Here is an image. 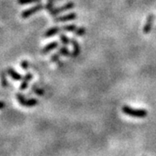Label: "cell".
<instances>
[{"instance_id":"1","label":"cell","mask_w":156,"mask_h":156,"mask_svg":"<svg viewBox=\"0 0 156 156\" xmlns=\"http://www.w3.org/2000/svg\"><path fill=\"white\" fill-rule=\"evenodd\" d=\"M122 111L128 116L134 118H145L147 116V111L146 109H134L128 105H124L122 108Z\"/></svg>"},{"instance_id":"2","label":"cell","mask_w":156,"mask_h":156,"mask_svg":"<svg viewBox=\"0 0 156 156\" xmlns=\"http://www.w3.org/2000/svg\"><path fill=\"white\" fill-rule=\"evenodd\" d=\"M16 98L18 103L23 107H27V108H32L37 106L38 104V101L36 98H26L22 93H17Z\"/></svg>"},{"instance_id":"3","label":"cell","mask_w":156,"mask_h":156,"mask_svg":"<svg viewBox=\"0 0 156 156\" xmlns=\"http://www.w3.org/2000/svg\"><path fill=\"white\" fill-rule=\"evenodd\" d=\"M44 8V6L42 4L38 3L37 5L32 6V7H30V8H29V9H26V10H24V11H23L22 13H21V17H22L23 19H26V18H28V17H30V16L36 14L37 12L42 11Z\"/></svg>"},{"instance_id":"4","label":"cell","mask_w":156,"mask_h":156,"mask_svg":"<svg viewBox=\"0 0 156 156\" xmlns=\"http://www.w3.org/2000/svg\"><path fill=\"white\" fill-rule=\"evenodd\" d=\"M75 3L74 2H69L67 4H65L64 5L61 6V7H57V8H52L50 11V15L52 16H56L58 14H61L62 12L66 11H69V10H72L73 8H75Z\"/></svg>"},{"instance_id":"5","label":"cell","mask_w":156,"mask_h":156,"mask_svg":"<svg viewBox=\"0 0 156 156\" xmlns=\"http://www.w3.org/2000/svg\"><path fill=\"white\" fill-rule=\"evenodd\" d=\"M77 18V15L76 13L75 12H71V13H69L66 15H63V16H60V17H56L54 19V21L56 23H61V22H68V21H72V20H76Z\"/></svg>"},{"instance_id":"6","label":"cell","mask_w":156,"mask_h":156,"mask_svg":"<svg viewBox=\"0 0 156 156\" xmlns=\"http://www.w3.org/2000/svg\"><path fill=\"white\" fill-rule=\"evenodd\" d=\"M6 72L8 74V76H9L13 81H15V82L22 81L23 76H21V74L17 72V70H16L15 69H13L12 67L7 68V69H6Z\"/></svg>"},{"instance_id":"7","label":"cell","mask_w":156,"mask_h":156,"mask_svg":"<svg viewBox=\"0 0 156 156\" xmlns=\"http://www.w3.org/2000/svg\"><path fill=\"white\" fill-rule=\"evenodd\" d=\"M32 78H33V75L31 73H26L25 76L23 77L22 81H21V84H20V87H19L20 90L23 91V90H25V89H27L29 86V83L32 80Z\"/></svg>"},{"instance_id":"8","label":"cell","mask_w":156,"mask_h":156,"mask_svg":"<svg viewBox=\"0 0 156 156\" xmlns=\"http://www.w3.org/2000/svg\"><path fill=\"white\" fill-rule=\"evenodd\" d=\"M154 16L153 14H149L147 17V21H146L145 25L143 27V33L144 34H149L150 33L152 27H153V23H154Z\"/></svg>"},{"instance_id":"9","label":"cell","mask_w":156,"mask_h":156,"mask_svg":"<svg viewBox=\"0 0 156 156\" xmlns=\"http://www.w3.org/2000/svg\"><path fill=\"white\" fill-rule=\"evenodd\" d=\"M58 47V42L54 41V42H51L50 44H48L47 45H45L44 47L41 50V54L42 55H47L49 54L50 51L54 50Z\"/></svg>"},{"instance_id":"10","label":"cell","mask_w":156,"mask_h":156,"mask_svg":"<svg viewBox=\"0 0 156 156\" xmlns=\"http://www.w3.org/2000/svg\"><path fill=\"white\" fill-rule=\"evenodd\" d=\"M71 44H72L73 52L71 56L73 57H77L81 53V46L78 44V42L76 39H71Z\"/></svg>"},{"instance_id":"11","label":"cell","mask_w":156,"mask_h":156,"mask_svg":"<svg viewBox=\"0 0 156 156\" xmlns=\"http://www.w3.org/2000/svg\"><path fill=\"white\" fill-rule=\"evenodd\" d=\"M62 30V28L58 27V26H55V27H52L50 28L49 30H47L45 31V33L44 34V37H54L56 36V34H58Z\"/></svg>"},{"instance_id":"12","label":"cell","mask_w":156,"mask_h":156,"mask_svg":"<svg viewBox=\"0 0 156 156\" xmlns=\"http://www.w3.org/2000/svg\"><path fill=\"white\" fill-rule=\"evenodd\" d=\"M7 72L6 70H1L0 71V83L3 88L8 87V80H7Z\"/></svg>"},{"instance_id":"13","label":"cell","mask_w":156,"mask_h":156,"mask_svg":"<svg viewBox=\"0 0 156 156\" xmlns=\"http://www.w3.org/2000/svg\"><path fill=\"white\" fill-rule=\"evenodd\" d=\"M61 56H70L72 55V53L70 52V50H69L67 46H62L61 48L58 49V51H57Z\"/></svg>"},{"instance_id":"14","label":"cell","mask_w":156,"mask_h":156,"mask_svg":"<svg viewBox=\"0 0 156 156\" xmlns=\"http://www.w3.org/2000/svg\"><path fill=\"white\" fill-rule=\"evenodd\" d=\"M76 29L77 27L76 24H68V25H64L62 27V30L66 32H75Z\"/></svg>"},{"instance_id":"15","label":"cell","mask_w":156,"mask_h":156,"mask_svg":"<svg viewBox=\"0 0 156 156\" xmlns=\"http://www.w3.org/2000/svg\"><path fill=\"white\" fill-rule=\"evenodd\" d=\"M42 0H17V4L20 5H25L29 4H38L41 3Z\"/></svg>"},{"instance_id":"16","label":"cell","mask_w":156,"mask_h":156,"mask_svg":"<svg viewBox=\"0 0 156 156\" xmlns=\"http://www.w3.org/2000/svg\"><path fill=\"white\" fill-rule=\"evenodd\" d=\"M59 37H60V41L62 42V44L63 45L68 46V45H69V44H71V40L66 35H64V34H61Z\"/></svg>"},{"instance_id":"17","label":"cell","mask_w":156,"mask_h":156,"mask_svg":"<svg viewBox=\"0 0 156 156\" xmlns=\"http://www.w3.org/2000/svg\"><path fill=\"white\" fill-rule=\"evenodd\" d=\"M74 33H75V35L76 37H83V36H84L86 34V29L84 28V27H79V28L76 30V31Z\"/></svg>"},{"instance_id":"18","label":"cell","mask_w":156,"mask_h":156,"mask_svg":"<svg viewBox=\"0 0 156 156\" xmlns=\"http://www.w3.org/2000/svg\"><path fill=\"white\" fill-rule=\"evenodd\" d=\"M20 67L23 70H27L30 67V63H29V62L27 60H25V59H23L22 60V62H20Z\"/></svg>"},{"instance_id":"19","label":"cell","mask_w":156,"mask_h":156,"mask_svg":"<svg viewBox=\"0 0 156 156\" xmlns=\"http://www.w3.org/2000/svg\"><path fill=\"white\" fill-rule=\"evenodd\" d=\"M60 56H61V55L58 52L56 53V54H53L52 56H50V61L52 62H57L60 60Z\"/></svg>"},{"instance_id":"20","label":"cell","mask_w":156,"mask_h":156,"mask_svg":"<svg viewBox=\"0 0 156 156\" xmlns=\"http://www.w3.org/2000/svg\"><path fill=\"white\" fill-rule=\"evenodd\" d=\"M33 91L36 93V94H37V95H44V90L41 89H37V87H35V86H34Z\"/></svg>"},{"instance_id":"21","label":"cell","mask_w":156,"mask_h":156,"mask_svg":"<svg viewBox=\"0 0 156 156\" xmlns=\"http://www.w3.org/2000/svg\"><path fill=\"white\" fill-rule=\"evenodd\" d=\"M5 108V102H4V101H0V110L4 109Z\"/></svg>"}]
</instances>
